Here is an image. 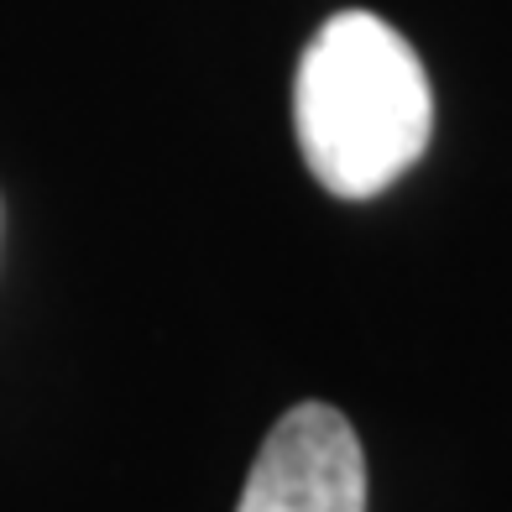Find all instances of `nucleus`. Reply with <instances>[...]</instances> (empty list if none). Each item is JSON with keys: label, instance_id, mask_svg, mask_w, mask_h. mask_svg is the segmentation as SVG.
I'll return each instance as SVG.
<instances>
[{"label": "nucleus", "instance_id": "obj_1", "mask_svg": "<svg viewBox=\"0 0 512 512\" xmlns=\"http://www.w3.org/2000/svg\"><path fill=\"white\" fill-rule=\"evenodd\" d=\"M293 126L324 189L371 199L424 157L434 89L403 32L371 11H340L304 48L293 79Z\"/></svg>", "mask_w": 512, "mask_h": 512}, {"label": "nucleus", "instance_id": "obj_2", "mask_svg": "<svg viewBox=\"0 0 512 512\" xmlns=\"http://www.w3.org/2000/svg\"><path fill=\"white\" fill-rule=\"evenodd\" d=\"M236 512H366V455L351 418L330 403L288 408L256 450Z\"/></svg>", "mask_w": 512, "mask_h": 512}]
</instances>
